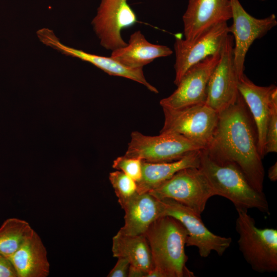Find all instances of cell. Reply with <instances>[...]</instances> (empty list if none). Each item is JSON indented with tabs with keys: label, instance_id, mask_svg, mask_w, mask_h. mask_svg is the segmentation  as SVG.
Here are the masks:
<instances>
[{
	"label": "cell",
	"instance_id": "cell-1",
	"mask_svg": "<svg viewBox=\"0 0 277 277\" xmlns=\"http://www.w3.org/2000/svg\"><path fill=\"white\" fill-rule=\"evenodd\" d=\"M205 149L217 161L238 165L253 187L264 192L265 171L259 151L257 129L239 92L235 102L219 113L213 138Z\"/></svg>",
	"mask_w": 277,
	"mask_h": 277
},
{
	"label": "cell",
	"instance_id": "cell-2",
	"mask_svg": "<svg viewBox=\"0 0 277 277\" xmlns=\"http://www.w3.org/2000/svg\"><path fill=\"white\" fill-rule=\"evenodd\" d=\"M199 168L215 195L228 199L236 210L255 208L270 214L268 203L264 192H260L253 187L236 164L217 161L204 149L201 152Z\"/></svg>",
	"mask_w": 277,
	"mask_h": 277
},
{
	"label": "cell",
	"instance_id": "cell-3",
	"mask_svg": "<svg viewBox=\"0 0 277 277\" xmlns=\"http://www.w3.org/2000/svg\"><path fill=\"white\" fill-rule=\"evenodd\" d=\"M187 231L182 224L168 215L156 220L145 233L154 268L162 277L193 276L186 267L185 247Z\"/></svg>",
	"mask_w": 277,
	"mask_h": 277
},
{
	"label": "cell",
	"instance_id": "cell-4",
	"mask_svg": "<svg viewBox=\"0 0 277 277\" xmlns=\"http://www.w3.org/2000/svg\"><path fill=\"white\" fill-rule=\"evenodd\" d=\"M239 248L246 262L259 273L277 271V230L259 228L248 210L236 209Z\"/></svg>",
	"mask_w": 277,
	"mask_h": 277
},
{
	"label": "cell",
	"instance_id": "cell-5",
	"mask_svg": "<svg viewBox=\"0 0 277 277\" xmlns=\"http://www.w3.org/2000/svg\"><path fill=\"white\" fill-rule=\"evenodd\" d=\"M164 124L160 133L181 135L206 149L213 138L219 113L205 103L179 109L162 107Z\"/></svg>",
	"mask_w": 277,
	"mask_h": 277
},
{
	"label": "cell",
	"instance_id": "cell-6",
	"mask_svg": "<svg viewBox=\"0 0 277 277\" xmlns=\"http://www.w3.org/2000/svg\"><path fill=\"white\" fill-rule=\"evenodd\" d=\"M159 200L169 199L201 215L208 201L215 193L199 167L181 169L156 188L148 192Z\"/></svg>",
	"mask_w": 277,
	"mask_h": 277
},
{
	"label": "cell",
	"instance_id": "cell-7",
	"mask_svg": "<svg viewBox=\"0 0 277 277\" xmlns=\"http://www.w3.org/2000/svg\"><path fill=\"white\" fill-rule=\"evenodd\" d=\"M204 149L184 136L174 133L145 135L134 131L124 155L149 163L170 162Z\"/></svg>",
	"mask_w": 277,
	"mask_h": 277
},
{
	"label": "cell",
	"instance_id": "cell-8",
	"mask_svg": "<svg viewBox=\"0 0 277 277\" xmlns=\"http://www.w3.org/2000/svg\"><path fill=\"white\" fill-rule=\"evenodd\" d=\"M161 201L163 216L168 215L178 220L187 231L186 246L196 247L199 255L208 257L212 251L222 256L230 246L232 239L210 231L199 215L189 208L169 199Z\"/></svg>",
	"mask_w": 277,
	"mask_h": 277
},
{
	"label": "cell",
	"instance_id": "cell-9",
	"mask_svg": "<svg viewBox=\"0 0 277 277\" xmlns=\"http://www.w3.org/2000/svg\"><path fill=\"white\" fill-rule=\"evenodd\" d=\"M234 40L229 34L220 51L219 60L207 85L205 104L220 113L236 101L240 76L236 70L233 49Z\"/></svg>",
	"mask_w": 277,
	"mask_h": 277
},
{
	"label": "cell",
	"instance_id": "cell-10",
	"mask_svg": "<svg viewBox=\"0 0 277 277\" xmlns=\"http://www.w3.org/2000/svg\"><path fill=\"white\" fill-rule=\"evenodd\" d=\"M229 34L227 23L223 22L211 27L191 41L176 37L174 44V84L177 86L191 67L208 56L220 53Z\"/></svg>",
	"mask_w": 277,
	"mask_h": 277
},
{
	"label": "cell",
	"instance_id": "cell-11",
	"mask_svg": "<svg viewBox=\"0 0 277 277\" xmlns=\"http://www.w3.org/2000/svg\"><path fill=\"white\" fill-rule=\"evenodd\" d=\"M230 1L233 22L228 26V30L234 40L233 60L240 77L244 73V62L249 48L255 40L262 37L274 27L277 21L274 14L263 18H255L245 10L239 0Z\"/></svg>",
	"mask_w": 277,
	"mask_h": 277
},
{
	"label": "cell",
	"instance_id": "cell-12",
	"mask_svg": "<svg viewBox=\"0 0 277 277\" xmlns=\"http://www.w3.org/2000/svg\"><path fill=\"white\" fill-rule=\"evenodd\" d=\"M137 22L127 0H101L91 24L101 45L111 51L125 47L121 31Z\"/></svg>",
	"mask_w": 277,
	"mask_h": 277
},
{
	"label": "cell",
	"instance_id": "cell-13",
	"mask_svg": "<svg viewBox=\"0 0 277 277\" xmlns=\"http://www.w3.org/2000/svg\"><path fill=\"white\" fill-rule=\"evenodd\" d=\"M220 56V53L208 56L188 69L176 89L160 101L162 107L179 109L205 103L209 80Z\"/></svg>",
	"mask_w": 277,
	"mask_h": 277
},
{
	"label": "cell",
	"instance_id": "cell-14",
	"mask_svg": "<svg viewBox=\"0 0 277 277\" xmlns=\"http://www.w3.org/2000/svg\"><path fill=\"white\" fill-rule=\"evenodd\" d=\"M39 41L44 44L62 53L88 62L109 75L127 78L139 83L149 91L158 93L157 89L146 80L143 68H131L124 66L110 57L100 56L67 46L62 43L53 31L48 28H42L36 32Z\"/></svg>",
	"mask_w": 277,
	"mask_h": 277
},
{
	"label": "cell",
	"instance_id": "cell-15",
	"mask_svg": "<svg viewBox=\"0 0 277 277\" xmlns=\"http://www.w3.org/2000/svg\"><path fill=\"white\" fill-rule=\"evenodd\" d=\"M231 18L230 0H189L182 17L185 39L193 40L211 27Z\"/></svg>",
	"mask_w": 277,
	"mask_h": 277
},
{
	"label": "cell",
	"instance_id": "cell-16",
	"mask_svg": "<svg viewBox=\"0 0 277 277\" xmlns=\"http://www.w3.org/2000/svg\"><path fill=\"white\" fill-rule=\"evenodd\" d=\"M238 88L255 122L258 136L259 151L263 159L266 155L267 125L272 101L277 96V87L274 85L258 86L243 73L239 78Z\"/></svg>",
	"mask_w": 277,
	"mask_h": 277
},
{
	"label": "cell",
	"instance_id": "cell-17",
	"mask_svg": "<svg viewBox=\"0 0 277 277\" xmlns=\"http://www.w3.org/2000/svg\"><path fill=\"white\" fill-rule=\"evenodd\" d=\"M122 208L125 211V223L118 232L126 235L145 234L150 226L163 216L161 201L149 192H137Z\"/></svg>",
	"mask_w": 277,
	"mask_h": 277
},
{
	"label": "cell",
	"instance_id": "cell-18",
	"mask_svg": "<svg viewBox=\"0 0 277 277\" xmlns=\"http://www.w3.org/2000/svg\"><path fill=\"white\" fill-rule=\"evenodd\" d=\"M17 277H47L50 263L47 249L38 233L33 230L19 248L8 257Z\"/></svg>",
	"mask_w": 277,
	"mask_h": 277
},
{
	"label": "cell",
	"instance_id": "cell-19",
	"mask_svg": "<svg viewBox=\"0 0 277 277\" xmlns=\"http://www.w3.org/2000/svg\"><path fill=\"white\" fill-rule=\"evenodd\" d=\"M172 53V50L166 46L149 42L137 30L131 34L126 46L112 51L111 57L128 67L141 68L156 58Z\"/></svg>",
	"mask_w": 277,
	"mask_h": 277
},
{
	"label": "cell",
	"instance_id": "cell-20",
	"mask_svg": "<svg viewBox=\"0 0 277 277\" xmlns=\"http://www.w3.org/2000/svg\"><path fill=\"white\" fill-rule=\"evenodd\" d=\"M201 150L194 151L173 162L149 163L142 161V175L137 182V192H148L171 178L179 170L188 167H199Z\"/></svg>",
	"mask_w": 277,
	"mask_h": 277
},
{
	"label": "cell",
	"instance_id": "cell-21",
	"mask_svg": "<svg viewBox=\"0 0 277 277\" xmlns=\"http://www.w3.org/2000/svg\"><path fill=\"white\" fill-rule=\"evenodd\" d=\"M112 252L113 257L125 259L131 266L147 272L154 267L145 234L131 235L117 232L112 238Z\"/></svg>",
	"mask_w": 277,
	"mask_h": 277
},
{
	"label": "cell",
	"instance_id": "cell-22",
	"mask_svg": "<svg viewBox=\"0 0 277 277\" xmlns=\"http://www.w3.org/2000/svg\"><path fill=\"white\" fill-rule=\"evenodd\" d=\"M33 230L24 220L11 217L5 220L0 226V253L7 258L11 255Z\"/></svg>",
	"mask_w": 277,
	"mask_h": 277
},
{
	"label": "cell",
	"instance_id": "cell-23",
	"mask_svg": "<svg viewBox=\"0 0 277 277\" xmlns=\"http://www.w3.org/2000/svg\"><path fill=\"white\" fill-rule=\"evenodd\" d=\"M109 179L121 208L137 193L136 182L121 171L110 172Z\"/></svg>",
	"mask_w": 277,
	"mask_h": 277
},
{
	"label": "cell",
	"instance_id": "cell-24",
	"mask_svg": "<svg viewBox=\"0 0 277 277\" xmlns=\"http://www.w3.org/2000/svg\"><path fill=\"white\" fill-rule=\"evenodd\" d=\"M112 166L113 168L124 172L136 183L141 179L142 161L140 159L124 155L116 158L113 161Z\"/></svg>",
	"mask_w": 277,
	"mask_h": 277
},
{
	"label": "cell",
	"instance_id": "cell-25",
	"mask_svg": "<svg viewBox=\"0 0 277 277\" xmlns=\"http://www.w3.org/2000/svg\"><path fill=\"white\" fill-rule=\"evenodd\" d=\"M277 152V96L272 102L267 125L265 154Z\"/></svg>",
	"mask_w": 277,
	"mask_h": 277
},
{
	"label": "cell",
	"instance_id": "cell-26",
	"mask_svg": "<svg viewBox=\"0 0 277 277\" xmlns=\"http://www.w3.org/2000/svg\"><path fill=\"white\" fill-rule=\"evenodd\" d=\"M130 263L125 259L117 258V261L114 267L108 274V277H128Z\"/></svg>",
	"mask_w": 277,
	"mask_h": 277
},
{
	"label": "cell",
	"instance_id": "cell-27",
	"mask_svg": "<svg viewBox=\"0 0 277 277\" xmlns=\"http://www.w3.org/2000/svg\"><path fill=\"white\" fill-rule=\"evenodd\" d=\"M0 277H17L9 259L0 253Z\"/></svg>",
	"mask_w": 277,
	"mask_h": 277
},
{
	"label": "cell",
	"instance_id": "cell-28",
	"mask_svg": "<svg viewBox=\"0 0 277 277\" xmlns=\"http://www.w3.org/2000/svg\"><path fill=\"white\" fill-rule=\"evenodd\" d=\"M147 273L140 268L130 265L128 277H147Z\"/></svg>",
	"mask_w": 277,
	"mask_h": 277
},
{
	"label": "cell",
	"instance_id": "cell-29",
	"mask_svg": "<svg viewBox=\"0 0 277 277\" xmlns=\"http://www.w3.org/2000/svg\"><path fill=\"white\" fill-rule=\"evenodd\" d=\"M268 176L272 182H275L277 180V163L275 162L268 169Z\"/></svg>",
	"mask_w": 277,
	"mask_h": 277
},
{
	"label": "cell",
	"instance_id": "cell-30",
	"mask_svg": "<svg viewBox=\"0 0 277 277\" xmlns=\"http://www.w3.org/2000/svg\"><path fill=\"white\" fill-rule=\"evenodd\" d=\"M259 1H265L266 0H259Z\"/></svg>",
	"mask_w": 277,
	"mask_h": 277
}]
</instances>
